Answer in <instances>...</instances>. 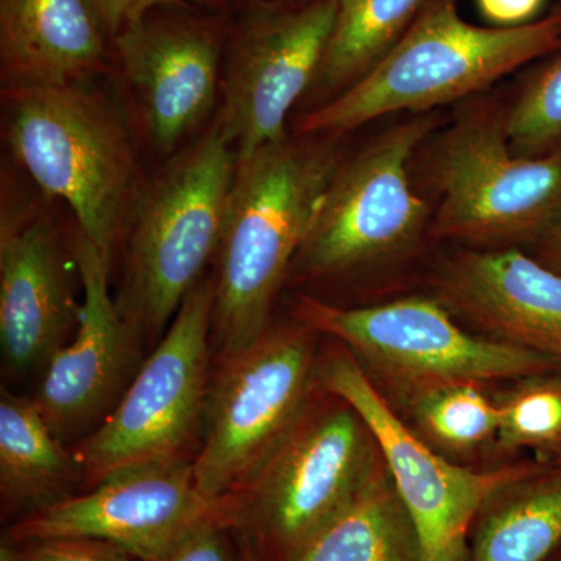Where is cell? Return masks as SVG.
<instances>
[{"instance_id": "1", "label": "cell", "mask_w": 561, "mask_h": 561, "mask_svg": "<svg viewBox=\"0 0 561 561\" xmlns=\"http://www.w3.org/2000/svg\"><path fill=\"white\" fill-rule=\"evenodd\" d=\"M342 160L337 136L295 133L238 161L214 275L219 360L264 334L291 264Z\"/></svg>"}, {"instance_id": "2", "label": "cell", "mask_w": 561, "mask_h": 561, "mask_svg": "<svg viewBox=\"0 0 561 561\" xmlns=\"http://www.w3.org/2000/svg\"><path fill=\"white\" fill-rule=\"evenodd\" d=\"M2 108L14 161L113 262L146 181L117 103L87 83L2 88Z\"/></svg>"}, {"instance_id": "3", "label": "cell", "mask_w": 561, "mask_h": 561, "mask_svg": "<svg viewBox=\"0 0 561 561\" xmlns=\"http://www.w3.org/2000/svg\"><path fill=\"white\" fill-rule=\"evenodd\" d=\"M561 47V2L522 27H479L459 0H432L411 28L348 90L309 110L295 133L342 136L397 113H434Z\"/></svg>"}, {"instance_id": "4", "label": "cell", "mask_w": 561, "mask_h": 561, "mask_svg": "<svg viewBox=\"0 0 561 561\" xmlns=\"http://www.w3.org/2000/svg\"><path fill=\"white\" fill-rule=\"evenodd\" d=\"M238 151L217 121L144 181L125 232L117 305L139 335H160L219 256Z\"/></svg>"}, {"instance_id": "5", "label": "cell", "mask_w": 561, "mask_h": 561, "mask_svg": "<svg viewBox=\"0 0 561 561\" xmlns=\"http://www.w3.org/2000/svg\"><path fill=\"white\" fill-rule=\"evenodd\" d=\"M311 404L256 474L227 500V524L261 561H287L345 507L381 463L348 402Z\"/></svg>"}, {"instance_id": "6", "label": "cell", "mask_w": 561, "mask_h": 561, "mask_svg": "<svg viewBox=\"0 0 561 561\" xmlns=\"http://www.w3.org/2000/svg\"><path fill=\"white\" fill-rule=\"evenodd\" d=\"M430 149L435 238L474 247L537 243L561 219V153H513L501 105L465 111Z\"/></svg>"}, {"instance_id": "7", "label": "cell", "mask_w": 561, "mask_h": 561, "mask_svg": "<svg viewBox=\"0 0 561 561\" xmlns=\"http://www.w3.org/2000/svg\"><path fill=\"white\" fill-rule=\"evenodd\" d=\"M437 127V114H412L342 157L289 279L345 278L419 245L434 209L413 190L411 164Z\"/></svg>"}, {"instance_id": "8", "label": "cell", "mask_w": 561, "mask_h": 561, "mask_svg": "<svg viewBox=\"0 0 561 561\" xmlns=\"http://www.w3.org/2000/svg\"><path fill=\"white\" fill-rule=\"evenodd\" d=\"M294 319L343 343L367 375H378L405 400L448 383L519 381L561 371L535 351L465 331L437 298L343 308L302 295Z\"/></svg>"}, {"instance_id": "9", "label": "cell", "mask_w": 561, "mask_h": 561, "mask_svg": "<svg viewBox=\"0 0 561 561\" xmlns=\"http://www.w3.org/2000/svg\"><path fill=\"white\" fill-rule=\"evenodd\" d=\"M317 332L295 320L220 360L206 398L194 476L202 496L225 504L297 426L319 381Z\"/></svg>"}, {"instance_id": "10", "label": "cell", "mask_w": 561, "mask_h": 561, "mask_svg": "<svg viewBox=\"0 0 561 561\" xmlns=\"http://www.w3.org/2000/svg\"><path fill=\"white\" fill-rule=\"evenodd\" d=\"M214 291V275L190 291L113 411L73 449L92 485L125 468L186 456L208 398Z\"/></svg>"}, {"instance_id": "11", "label": "cell", "mask_w": 561, "mask_h": 561, "mask_svg": "<svg viewBox=\"0 0 561 561\" xmlns=\"http://www.w3.org/2000/svg\"><path fill=\"white\" fill-rule=\"evenodd\" d=\"M319 383L359 412L419 534L423 561H468V531L486 502L538 465L472 471L409 430L348 350L319 364Z\"/></svg>"}, {"instance_id": "12", "label": "cell", "mask_w": 561, "mask_h": 561, "mask_svg": "<svg viewBox=\"0 0 561 561\" xmlns=\"http://www.w3.org/2000/svg\"><path fill=\"white\" fill-rule=\"evenodd\" d=\"M335 13L337 0L250 3L227 36L217 124L238 161L289 136L287 119L316 81Z\"/></svg>"}, {"instance_id": "13", "label": "cell", "mask_w": 561, "mask_h": 561, "mask_svg": "<svg viewBox=\"0 0 561 561\" xmlns=\"http://www.w3.org/2000/svg\"><path fill=\"white\" fill-rule=\"evenodd\" d=\"M192 460L171 457L113 472L79 496L25 515L11 527L10 541L92 538L136 561L157 559L201 524L227 523V504H214L198 491Z\"/></svg>"}, {"instance_id": "14", "label": "cell", "mask_w": 561, "mask_h": 561, "mask_svg": "<svg viewBox=\"0 0 561 561\" xmlns=\"http://www.w3.org/2000/svg\"><path fill=\"white\" fill-rule=\"evenodd\" d=\"M172 9L151 11L111 43L151 144L169 157L216 106L227 46L220 22Z\"/></svg>"}, {"instance_id": "15", "label": "cell", "mask_w": 561, "mask_h": 561, "mask_svg": "<svg viewBox=\"0 0 561 561\" xmlns=\"http://www.w3.org/2000/svg\"><path fill=\"white\" fill-rule=\"evenodd\" d=\"M73 257L81 284L79 324L43 370L35 404L61 438L94 431L136 375L140 335L111 297V262L76 227Z\"/></svg>"}, {"instance_id": "16", "label": "cell", "mask_w": 561, "mask_h": 561, "mask_svg": "<svg viewBox=\"0 0 561 561\" xmlns=\"http://www.w3.org/2000/svg\"><path fill=\"white\" fill-rule=\"evenodd\" d=\"M2 184L0 213V343L3 359L20 375L43 373L79 324L68 251L39 205L20 201Z\"/></svg>"}, {"instance_id": "17", "label": "cell", "mask_w": 561, "mask_h": 561, "mask_svg": "<svg viewBox=\"0 0 561 561\" xmlns=\"http://www.w3.org/2000/svg\"><path fill=\"white\" fill-rule=\"evenodd\" d=\"M437 300L486 337L561 365V273L515 249L463 250L442 265Z\"/></svg>"}, {"instance_id": "18", "label": "cell", "mask_w": 561, "mask_h": 561, "mask_svg": "<svg viewBox=\"0 0 561 561\" xmlns=\"http://www.w3.org/2000/svg\"><path fill=\"white\" fill-rule=\"evenodd\" d=\"M111 61L110 39L83 0H0L2 88L94 83Z\"/></svg>"}, {"instance_id": "19", "label": "cell", "mask_w": 561, "mask_h": 561, "mask_svg": "<svg viewBox=\"0 0 561 561\" xmlns=\"http://www.w3.org/2000/svg\"><path fill=\"white\" fill-rule=\"evenodd\" d=\"M287 561H423L419 534L383 460Z\"/></svg>"}, {"instance_id": "20", "label": "cell", "mask_w": 561, "mask_h": 561, "mask_svg": "<svg viewBox=\"0 0 561 561\" xmlns=\"http://www.w3.org/2000/svg\"><path fill=\"white\" fill-rule=\"evenodd\" d=\"M83 479L35 401L2 390L0 394V491L7 507L27 515L65 500L69 486Z\"/></svg>"}, {"instance_id": "21", "label": "cell", "mask_w": 561, "mask_h": 561, "mask_svg": "<svg viewBox=\"0 0 561 561\" xmlns=\"http://www.w3.org/2000/svg\"><path fill=\"white\" fill-rule=\"evenodd\" d=\"M468 561H545L561 545V465H538L479 513Z\"/></svg>"}, {"instance_id": "22", "label": "cell", "mask_w": 561, "mask_h": 561, "mask_svg": "<svg viewBox=\"0 0 561 561\" xmlns=\"http://www.w3.org/2000/svg\"><path fill=\"white\" fill-rule=\"evenodd\" d=\"M432 0H337L334 27L311 92L312 108L348 90L408 33Z\"/></svg>"}, {"instance_id": "23", "label": "cell", "mask_w": 561, "mask_h": 561, "mask_svg": "<svg viewBox=\"0 0 561 561\" xmlns=\"http://www.w3.org/2000/svg\"><path fill=\"white\" fill-rule=\"evenodd\" d=\"M481 383L456 382L421 391L409 398L416 434L438 451L470 453L500 426L497 402L491 401Z\"/></svg>"}, {"instance_id": "24", "label": "cell", "mask_w": 561, "mask_h": 561, "mask_svg": "<svg viewBox=\"0 0 561 561\" xmlns=\"http://www.w3.org/2000/svg\"><path fill=\"white\" fill-rule=\"evenodd\" d=\"M504 117L513 153L526 158L561 153V47L524 79Z\"/></svg>"}, {"instance_id": "25", "label": "cell", "mask_w": 561, "mask_h": 561, "mask_svg": "<svg viewBox=\"0 0 561 561\" xmlns=\"http://www.w3.org/2000/svg\"><path fill=\"white\" fill-rule=\"evenodd\" d=\"M497 402L501 448H529L551 460L561 449V371L519 379Z\"/></svg>"}, {"instance_id": "26", "label": "cell", "mask_w": 561, "mask_h": 561, "mask_svg": "<svg viewBox=\"0 0 561 561\" xmlns=\"http://www.w3.org/2000/svg\"><path fill=\"white\" fill-rule=\"evenodd\" d=\"M22 546L20 561H136L124 549L92 538H44Z\"/></svg>"}, {"instance_id": "27", "label": "cell", "mask_w": 561, "mask_h": 561, "mask_svg": "<svg viewBox=\"0 0 561 561\" xmlns=\"http://www.w3.org/2000/svg\"><path fill=\"white\" fill-rule=\"evenodd\" d=\"M231 531L224 519H209L168 552L149 561H243L241 548H232Z\"/></svg>"}, {"instance_id": "28", "label": "cell", "mask_w": 561, "mask_h": 561, "mask_svg": "<svg viewBox=\"0 0 561 561\" xmlns=\"http://www.w3.org/2000/svg\"><path fill=\"white\" fill-rule=\"evenodd\" d=\"M110 43L125 28L164 7H183L181 0H83Z\"/></svg>"}, {"instance_id": "29", "label": "cell", "mask_w": 561, "mask_h": 561, "mask_svg": "<svg viewBox=\"0 0 561 561\" xmlns=\"http://www.w3.org/2000/svg\"><path fill=\"white\" fill-rule=\"evenodd\" d=\"M548 0H476L479 13L491 27H522L540 20Z\"/></svg>"}, {"instance_id": "30", "label": "cell", "mask_w": 561, "mask_h": 561, "mask_svg": "<svg viewBox=\"0 0 561 561\" xmlns=\"http://www.w3.org/2000/svg\"><path fill=\"white\" fill-rule=\"evenodd\" d=\"M538 261L561 273V219L537 242Z\"/></svg>"}, {"instance_id": "31", "label": "cell", "mask_w": 561, "mask_h": 561, "mask_svg": "<svg viewBox=\"0 0 561 561\" xmlns=\"http://www.w3.org/2000/svg\"><path fill=\"white\" fill-rule=\"evenodd\" d=\"M0 561H20V553L11 546V541H3L0 546Z\"/></svg>"}, {"instance_id": "32", "label": "cell", "mask_w": 561, "mask_h": 561, "mask_svg": "<svg viewBox=\"0 0 561 561\" xmlns=\"http://www.w3.org/2000/svg\"><path fill=\"white\" fill-rule=\"evenodd\" d=\"M308 0H250V3H264V5H295Z\"/></svg>"}, {"instance_id": "33", "label": "cell", "mask_w": 561, "mask_h": 561, "mask_svg": "<svg viewBox=\"0 0 561 561\" xmlns=\"http://www.w3.org/2000/svg\"><path fill=\"white\" fill-rule=\"evenodd\" d=\"M181 2L197 3V5L213 7V9H219V7L224 5V0H181Z\"/></svg>"}, {"instance_id": "34", "label": "cell", "mask_w": 561, "mask_h": 561, "mask_svg": "<svg viewBox=\"0 0 561 561\" xmlns=\"http://www.w3.org/2000/svg\"><path fill=\"white\" fill-rule=\"evenodd\" d=\"M239 548H241L243 561H261L260 559H257L256 553L251 551L249 546H245V545H243V542H241V546H239Z\"/></svg>"}, {"instance_id": "35", "label": "cell", "mask_w": 561, "mask_h": 561, "mask_svg": "<svg viewBox=\"0 0 561 561\" xmlns=\"http://www.w3.org/2000/svg\"><path fill=\"white\" fill-rule=\"evenodd\" d=\"M551 465H561V449L559 453L556 454V456L552 457Z\"/></svg>"}]
</instances>
